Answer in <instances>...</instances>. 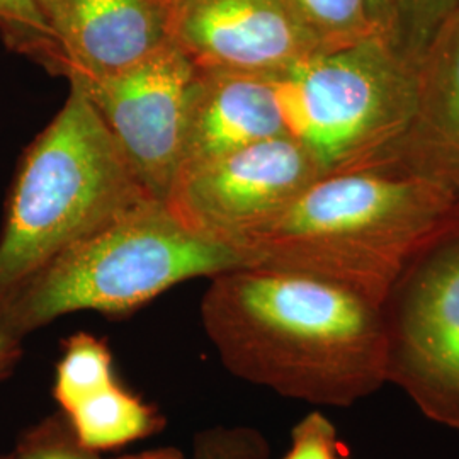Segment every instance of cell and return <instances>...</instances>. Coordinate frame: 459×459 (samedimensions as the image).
Instances as JSON below:
<instances>
[{"label": "cell", "instance_id": "obj_1", "mask_svg": "<svg viewBox=\"0 0 459 459\" xmlns=\"http://www.w3.org/2000/svg\"><path fill=\"white\" fill-rule=\"evenodd\" d=\"M201 320L233 377L320 407L349 409L388 385L385 307L284 269L212 278Z\"/></svg>", "mask_w": 459, "mask_h": 459}, {"label": "cell", "instance_id": "obj_2", "mask_svg": "<svg viewBox=\"0 0 459 459\" xmlns=\"http://www.w3.org/2000/svg\"><path fill=\"white\" fill-rule=\"evenodd\" d=\"M459 233V193L403 170L325 174L247 237L248 265L327 279L385 307L427 252Z\"/></svg>", "mask_w": 459, "mask_h": 459}, {"label": "cell", "instance_id": "obj_3", "mask_svg": "<svg viewBox=\"0 0 459 459\" xmlns=\"http://www.w3.org/2000/svg\"><path fill=\"white\" fill-rule=\"evenodd\" d=\"M248 265L235 247L186 229L147 199L66 247L0 305V330L22 341L68 313L121 316L176 284Z\"/></svg>", "mask_w": 459, "mask_h": 459}, {"label": "cell", "instance_id": "obj_4", "mask_svg": "<svg viewBox=\"0 0 459 459\" xmlns=\"http://www.w3.org/2000/svg\"><path fill=\"white\" fill-rule=\"evenodd\" d=\"M155 199L98 111L70 83L58 115L24 152L0 233V305L87 233Z\"/></svg>", "mask_w": 459, "mask_h": 459}, {"label": "cell", "instance_id": "obj_5", "mask_svg": "<svg viewBox=\"0 0 459 459\" xmlns=\"http://www.w3.org/2000/svg\"><path fill=\"white\" fill-rule=\"evenodd\" d=\"M288 133L325 174L394 170L417 108V66L377 34L318 51L278 79Z\"/></svg>", "mask_w": 459, "mask_h": 459}, {"label": "cell", "instance_id": "obj_6", "mask_svg": "<svg viewBox=\"0 0 459 459\" xmlns=\"http://www.w3.org/2000/svg\"><path fill=\"white\" fill-rule=\"evenodd\" d=\"M322 176L325 170L312 152L282 134L184 169L165 204L193 233L242 252L248 235Z\"/></svg>", "mask_w": 459, "mask_h": 459}, {"label": "cell", "instance_id": "obj_7", "mask_svg": "<svg viewBox=\"0 0 459 459\" xmlns=\"http://www.w3.org/2000/svg\"><path fill=\"white\" fill-rule=\"evenodd\" d=\"M394 293V315L385 312L388 383L427 419L459 430V242L427 252Z\"/></svg>", "mask_w": 459, "mask_h": 459}, {"label": "cell", "instance_id": "obj_8", "mask_svg": "<svg viewBox=\"0 0 459 459\" xmlns=\"http://www.w3.org/2000/svg\"><path fill=\"white\" fill-rule=\"evenodd\" d=\"M197 68L176 45L106 79H74L148 191L164 201L182 162Z\"/></svg>", "mask_w": 459, "mask_h": 459}, {"label": "cell", "instance_id": "obj_9", "mask_svg": "<svg viewBox=\"0 0 459 459\" xmlns=\"http://www.w3.org/2000/svg\"><path fill=\"white\" fill-rule=\"evenodd\" d=\"M174 45L199 70L267 77L324 51L291 0H178Z\"/></svg>", "mask_w": 459, "mask_h": 459}, {"label": "cell", "instance_id": "obj_10", "mask_svg": "<svg viewBox=\"0 0 459 459\" xmlns=\"http://www.w3.org/2000/svg\"><path fill=\"white\" fill-rule=\"evenodd\" d=\"M65 79H106L174 45L178 0H33Z\"/></svg>", "mask_w": 459, "mask_h": 459}, {"label": "cell", "instance_id": "obj_11", "mask_svg": "<svg viewBox=\"0 0 459 459\" xmlns=\"http://www.w3.org/2000/svg\"><path fill=\"white\" fill-rule=\"evenodd\" d=\"M278 79L197 68L179 172L290 134L279 104Z\"/></svg>", "mask_w": 459, "mask_h": 459}, {"label": "cell", "instance_id": "obj_12", "mask_svg": "<svg viewBox=\"0 0 459 459\" xmlns=\"http://www.w3.org/2000/svg\"><path fill=\"white\" fill-rule=\"evenodd\" d=\"M394 170L443 182L459 193V9L417 65V108Z\"/></svg>", "mask_w": 459, "mask_h": 459}, {"label": "cell", "instance_id": "obj_13", "mask_svg": "<svg viewBox=\"0 0 459 459\" xmlns=\"http://www.w3.org/2000/svg\"><path fill=\"white\" fill-rule=\"evenodd\" d=\"M79 441L92 451H109L159 434L165 417L119 381L64 411Z\"/></svg>", "mask_w": 459, "mask_h": 459}, {"label": "cell", "instance_id": "obj_14", "mask_svg": "<svg viewBox=\"0 0 459 459\" xmlns=\"http://www.w3.org/2000/svg\"><path fill=\"white\" fill-rule=\"evenodd\" d=\"M115 381L113 352L104 339L89 332H77L66 339L53 383L60 411L74 409Z\"/></svg>", "mask_w": 459, "mask_h": 459}, {"label": "cell", "instance_id": "obj_15", "mask_svg": "<svg viewBox=\"0 0 459 459\" xmlns=\"http://www.w3.org/2000/svg\"><path fill=\"white\" fill-rule=\"evenodd\" d=\"M293 7L324 51L345 48L385 33L369 0H291Z\"/></svg>", "mask_w": 459, "mask_h": 459}, {"label": "cell", "instance_id": "obj_16", "mask_svg": "<svg viewBox=\"0 0 459 459\" xmlns=\"http://www.w3.org/2000/svg\"><path fill=\"white\" fill-rule=\"evenodd\" d=\"M0 38L51 75L65 77L64 56L33 0H0Z\"/></svg>", "mask_w": 459, "mask_h": 459}, {"label": "cell", "instance_id": "obj_17", "mask_svg": "<svg viewBox=\"0 0 459 459\" xmlns=\"http://www.w3.org/2000/svg\"><path fill=\"white\" fill-rule=\"evenodd\" d=\"M458 9L459 0H392L390 39L417 66L434 36Z\"/></svg>", "mask_w": 459, "mask_h": 459}, {"label": "cell", "instance_id": "obj_18", "mask_svg": "<svg viewBox=\"0 0 459 459\" xmlns=\"http://www.w3.org/2000/svg\"><path fill=\"white\" fill-rule=\"evenodd\" d=\"M13 459H102L85 447L64 411L51 413L21 432Z\"/></svg>", "mask_w": 459, "mask_h": 459}, {"label": "cell", "instance_id": "obj_19", "mask_svg": "<svg viewBox=\"0 0 459 459\" xmlns=\"http://www.w3.org/2000/svg\"><path fill=\"white\" fill-rule=\"evenodd\" d=\"M271 453L263 432L250 426H213L199 430L189 459H267Z\"/></svg>", "mask_w": 459, "mask_h": 459}, {"label": "cell", "instance_id": "obj_20", "mask_svg": "<svg viewBox=\"0 0 459 459\" xmlns=\"http://www.w3.org/2000/svg\"><path fill=\"white\" fill-rule=\"evenodd\" d=\"M282 459H351L335 426L320 411L307 413L291 430V447Z\"/></svg>", "mask_w": 459, "mask_h": 459}, {"label": "cell", "instance_id": "obj_21", "mask_svg": "<svg viewBox=\"0 0 459 459\" xmlns=\"http://www.w3.org/2000/svg\"><path fill=\"white\" fill-rule=\"evenodd\" d=\"M22 358L21 341L0 330V383L11 377Z\"/></svg>", "mask_w": 459, "mask_h": 459}, {"label": "cell", "instance_id": "obj_22", "mask_svg": "<svg viewBox=\"0 0 459 459\" xmlns=\"http://www.w3.org/2000/svg\"><path fill=\"white\" fill-rule=\"evenodd\" d=\"M371 13L377 19V26L381 31L390 39V30H392V0H369ZM392 41V39H390Z\"/></svg>", "mask_w": 459, "mask_h": 459}, {"label": "cell", "instance_id": "obj_23", "mask_svg": "<svg viewBox=\"0 0 459 459\" xmlns=\"http://www.w3.org/2000/svg\"><path fill=\"white\" fill-rule=\"evenodd\" d=\"M116 459H189L182 455L178 447H160V449H150L143 453H136L130 456Z\"/></svg>", "mask_w": 459, "mask_h": 459}, {"label": "cell", "instance_id": "obj_24", "mask_svg": "<svg viewBox=\"0 0 459 459\" xmlns=\"http://www.w3.org/2000/svg\"><path fill=\"white\" fill-rule=\"evenodd\" d=\"M0 459H13V455H0Z\"/></svg>", "mask_w": 459, "mask_h": 459}]
</instances>
